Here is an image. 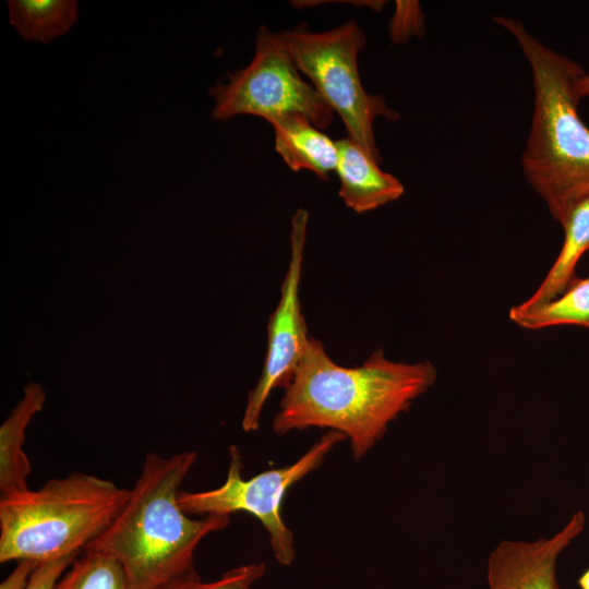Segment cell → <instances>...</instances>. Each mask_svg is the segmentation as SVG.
<instances>
[{"instance_id":"obj_3","label":"cell","mask_w":589,"mask_h":589,"mask_svg":"<svg viewBox=\"0 0 589 589\" xmlns=\"http://www.w3.org/2000/svg\"><path fill=\"white\" fill-rule=\"evenodd\" d=\"M493 21L517 41L531 70L534 101L521 155L524 175L561 225L589 199V128L578 113V81L584 68L542 44L519 20Z\"/></svg>"},{"instance_id":"obj_8","label":"cell","mask_w":589,"mask_h":589,"mask_svg":"<svg viewBox=\"0 0 589 589\" xmlns=\"http://www.w3.org/2000/svg\"><path fill=\"white\" fill-rule=\"evenodd\" d=\"M308 217L303 208H299L292 216L290 261L278 304L268 318L263 370L255 387L248 395L241 422L245 432L259 429L264 405L272 390L286 386L310 338L299 298Z\"/></svg>"},{"instance_id":"obj_20","label":"cell","mask_w":589,"mask_h":589,"mask_svg":"<svg viewBox=\"0 0 589 589\" xmlns=\"http://www.w3.org/2000/svg\"><path fill=\"white\" fill-rule=\"evenodd\" d=\"M38 564L32 560L17 561L14 569L0 584V589H25Z\"/></svg>"},{"instance_id":"obj_10","label":"cell","mask_w":589,"mask_h":589,"mask_svg":"<svg viewBox=\"0 0 589 589\" xmlns=\"http://www.w3.org/2000/svg\"><path fill=\"white\" fill-rule=\"evenodd\" d=\"M336 173L340 181L339 196L353 212L361 214L398 200L404 185L383 171L380 163L350 137L336 142Z\"/></svg>"},{"instance_id":"obj_15","label":"cell","mask_w":589,"mask_h":589,"mask_svg":"<svg viewBox=\"0 0 589 589\" xmlns=\"http://www.w3.org/2000/svg\"><path fill=\"white\" fill-rule=\"evenodd\" d=\"M509 320L526 329L577 325L589 329V277L577 278L553 300L529 309L514 305Z\"/></svg>"},{"instance_id":"obj_11","label":"cell","mask_w":589,"mask_h":589,"mask_svg":"<svg viewBox=\"0 0 589 589\" xmlns=\"http://www.w3.org/2000/svg\"><path fill=\"white\" fill-rule=\"evenodd\" d=\"M275 149L293 171L302 169L327 180L336 171L338 148L336 142L322 133L308 117L296 113L272 123Z\"/></svg>"},{"instance_id":"obj_2","label":"cell","mask_w":589,"mask_h":589,"mask_svg":"<svg viewBox=\"0 0 589 589\" xmlns=\"http://www.w3.org/2000/svg\"><path fill=\"white\" fill-rule=\"evenodd\" d=\"M195 452L145 455L141 473L112 522L84 550L117 560L129 589H169L199 576L194 553L230 516L191 518L178 503L179 488L196 460Z\"/></svg>"},{"instance_id":"obj_14","label":"cell","mask_w":589,"mask_h":589,"mask_svg":"<svg viewBox=\"0 0 589 589\" xmlns=\"http://www.w3.org/2000/svg\"><path fill=\"white\" fill-rule=\"evenodd\" d=\"M10 24L27 41L47 44L65 34L77 19L75 0H9Z\"/></svg>"},{"instance_id":"obj_7","label":"cell","mask_w":589,"mask_h":589,"mask_svg":"<svg viewBox=\"0 0 589 589\" xmlns=\"http://www.w3.org/2000/svg\"><path fill=\"white\" fill-rule=\"evenodd\" d=\"M346 438L342 433L328 430L296 462L263 471L247 480L242 477L241 453L237 446L231 445L225 483L202 492L180 491L179 506L189 516H230L237 512L255 516L268 532L275 560L288 566L294 560L296 549L293 534L280 515L286 492L318 468L334 446Z\"/></svg>"},{"instance_id":"obj_21","label":"cell","mask_w":589,"mask_h":589,"mask_svg":"<svg viewBox=\"0 0 589 589\" xmlns=\"http://www.w3.org/2000/svg\"><path fill=\"white\" fill-rule=\"evenodd\" d=\"M579 98L589 97V73H586L577 83Z\"/></svg>"},{"instance_id":"obj_4","label":"cell","mask_w":589,"mask_h":589,"mask_svg":"<svg viewBox=\"0 0 589 589\" xmlns=\"http://www.w3.org/2000/svg\"><path fill=\"white\" fill-rule=\"evenodd\" d=\"M129 490L91 473L52 478L0 498V562L38 563L82 553L123 507Z\"/></svg>"},{"instance_id":"obj_18","label":"cell","mask_w":589,"mask_h":589,"mask_svg":"<svg viewBox=\"0 0 589 589\" xmlns=\"http://www.w3.org/2000/svg\"><path fill=\"white\" fill-rule=\"evenodd\" d=\"M422 14L416 1H397L396 11L390 21V37L396 43L407 40L411 35L423 32Z\"/></svg>"},{"instance_id":"obj_22","label":"cell","mask_w":589,"mask_h":589,"mask_svg":"<svg viewBox=\"0 0 589 589\" xmlns=\"http://www.w3.org/2000/svg\"><path fill=\"white\" fill-rule=\"evenodd\" d=\"M580 589H589V568L578 579Z\"/></svg>"},{"instance_id":"obj_13","label":"cell","mask_w":589,"mask_h":589,"mask_svg":"<svg viewBox=\"0 0 589 589\" xmlns=\"http://www.w3.org/2000/svg\"><path fill=\"white\" fill-rule=\"evenodd\" d=\"M561 251L536 291L518 305L524 309L546 303L561 294L575 278L581 256L589 251V199L577 204L563 223Z\"/></svg>"},{"instance_id":"obj_17","label":"cell","mask_w":589,"mask_h":589,"mask_svg":"<svg viewBox=\"0 0 589 589\" xmlns=\"http://www.w3.org/2000/svg\"><path fill=\"white\" fill-rule=\"evenodd\" d=\"M265 570L264 563H252L228 569L213 581L204 582L196 576L169 589H251Z\"/></svg>"},{"instance_id":"obj_5","label":"cell","mask_w":589,"mask_h":589,"mask_svg":"<svg viewBox=\"0 0 589 589\" xmlns=\"http://www.w3.org/2000/svg\"><path fill=\"white\" fill-rule=\"evenodd\" d=\"M275 34L299 71L339 115L348 137L381 163L373 122L381 116L396 120L399 115L387 107L382 96L363 88L357 60L365 37L359 25L349 21L334 29L314 33L300 24L294 29Z\"/></svg>"},{"instance_id":"obj_6","label":"cell","mask_w":589,"mask_h":589,"mask_svg":"<svg viewBox=\"0 0 589 589\" xmlns=\"http://www.w3.org/2000/svg\"><path fill=\"white\" fill-rule=\"evenodd\" d=\"M208 94L214 100L213 118L228 120L253 115L271 124L300 113L318 129L329 127L334 111L315 87L299 74L289 52L265 26L256 34L251 62L215 83Z\"/></svg>"},{"instance_id":"obj_1","label":"cell","mask_w":589,"mask_h":589,"mask_svg":"<svg viewBox=\"0 0 589 589\" xmlns=\"http://www.w3.org/2000/svg\"><path fill=\"white\" fill-rule=\"evenodd\" d=\"M436 377L432 362L393 361L382 349L359 366L344 368L310 336L285 386L273 430L279 435L312 426L340 432L359 460Z\"/></svg>"},{"instance_id":"obj_19","label":"cell","mask_w":589,"mask_h":589,"mask_svg":"<svg viewBox=\"0 0 589 589\" xmlns=\"http://www.w3.org/2000/svg\"><path fill=\"white\" fill-rule=\"evenodd\" d=\"M81 553L39 563L25 589H55L57 582Z\"/></svg>"},{"instance_id":"obj_9","label":"cell","mask_w":589,"mask_h":589,"mask_svg":"<svg viewBox=\"0 0 589 589\" xmlns=\"http://www.w3.org/2000/svg\"><path fill=\"white\" fill-rule=\"evenodd\" d=\"M585 524V514L578 510L550 538L500 542L488 560L489 589H560L557 560L582 532Z\"/></svg>"},{"instance_id":"obj_16","label":"cell","mask_w":589,"mask_h":589,"mask_svg":"<svg viewBox=\"0 0 589 589\" xmlns=\"http://www.w3.org/2000/svg\"><path fill=\"white\" fill-rule=\"evenodd\" d=\"M55 589H129L125 573L113 557L83 550Z\"/></svg>"},{"instance_id":"obj_12","label":"cell","mask_w":589,"mask_h":589,"mask_svg":"<svg viewBox=\"0 0 589 589\" xmlns=\"http://www.w3.org/2000/svg\"><path fill=\"white\" fill-rule=\"evenodd\" d=\"M46 393L37 383H28L23 397L0 426V491L10 496L27 491L31 462L23 450L25 430L43 409Z\"/></svg>"}]
</instances>
